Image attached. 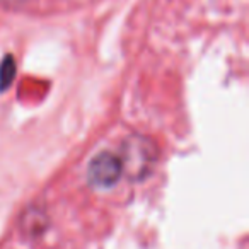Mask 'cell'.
I'll list each match as a JSON object with an SVG mask.
<instances>
[{
  "label": "cell",
  "instance_id": "2",
  "mask_svg": "<svg viewBox=\"0 0 249 249\" xmlns=\"http://www.w3.org/2000/svg\"><path fill=\"white\" fill-rule=\"evenodd\" d=\"M123 174L120 157L111 152H103L92 159L87 169V179L94 188H111Z\"/></svg>",
  "mask_w": 249,
  "mask_h": 249
},
{
  "label": "cell",
  "instance_id": "3",
  "mask_svg": "<svg viewBox=\"0 0 249 249\" xmlns=\"http://www.w3.org/2000/svg\"><path fill=\"white\" fill-rule=\"evenodd\" d=\"M12 75H14V63H12V58L9 56L5 60V63H2V72H0V84H4V87H7V84L11 82ZM2 87V86H0Z\"/></svg>",
  "mask_w": 249,
  "mask_h": 249
},
{
  "label": "cell",
  "instance_id": "1",
  "mask_svg": "<svg viewBox=\"0 0 249 249\" xmlns=\"http://www.w3.org/2000/svg\"><path fill=\"white\" fill-rule=\"evenodd\" d=\"M157 160V150L152 140L142 135H132L121 147V169L130 179H143L152 173Z\"/></svg>",
  "mask_w": 249,
  "mask_h": 249
}]
</instances>
